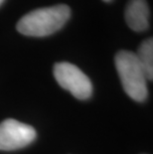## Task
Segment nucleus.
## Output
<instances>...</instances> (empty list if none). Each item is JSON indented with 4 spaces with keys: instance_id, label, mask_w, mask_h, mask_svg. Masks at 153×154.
I'll return each instance as SVG.
<instances>
[{
    "instance_id": "obj_1",
    "label": "nucleus",
    "mask_w": 153,
    "mask_h": 154,
    "mask_svg": "<svg viewBox=\"0 0 153 154\" xmlns=\"http://www.w3.org/2000/svg\"><path fill=\"white\" fill-rule=\"evenodd\" d=\"M71 17V8L66 4L43 7L24 15L17 23V31L29 37H46L56 33Z\"/></svg>"
},
{
    "instance_id": "obj_4",
    "label": "nucleus",
    "mask_w": 153,
    "mask_h": 154,
    "mask_svg": "<svg viewBox=\"0 0 153 154\" xmlns=\"http://www.w3.org/2000/svg\"><path fill=\"white\" fill-rule=\"evenodd\" d=\"M37 133L33 126L8 119L0 123V150L12 151L21 149L36 139Z\"/></svg>"
},
{
    "instance_id": "obj_2",
    "label": "nucleus",
    "mask_w": 153,
    "mask_h": 154,
    "mask_svg": "<svg viewBox=\"0 0 153 154\" xmlns=\"http://www.w3.org/2000/svg\"><path fill=\"white\" fill-rule=\"evenodd\" d=\"M115 64L123 90L133 100L144 101L147 99V79L139 65L135 53L121 50L116 53Z\"/></svg>"
},
{
    "instance_id": "obj_6",
    "label": "nucleus",
    "mask_w": 153,
    "mask_h": 154,
    "mask_svg": "<svg viewBox=\"0 0 153 154\" xmlns=\"http://www.w3.org/2000/svg\"><path fill=\"white\" fill-rule=\"evenodd\" d=\"M136 58L147 81L153 80V39L148 38L139 45Z\"/></svg>"
},
{
    "instance_id": "obj_5",
    "label": "nucleus",
    "mask_w": 153,
    "mask_h": 154,
    "mask_svg": "<svg viewBox=\"0 0 153 154\" xmlns=\"http://www.w3.org/2000/svg\"><path fill=\"white\" fill-rule=\"evenodd\" d=\"M124 18L128 27L135 32H144L149 27V7L146 0H129Z\"/></svg>"
},
{
    "instance_id": "obj_3",
    "label": "nucleus",
    "mask_w": 153,
    "mask_h": 154,
    "mask_svg": "<svg viewBox=\"0 0 153 154\" xmlns=\"http://www.w3.org/2000/svg\"><path fill=\"white\" fill-rule=\"evenodd\" d=\"M53 73L58 84L76 99L84 100L92 97V82L77 66L68 62H61L55 64Z\"/></svg>"
},
{
    "instance_id": "obj_8",
    "label": "nucleus",
    "mask_w": 153,
    "mask_h": 154,
    "mask_svg": "<svg viewBox=\"0 0 153 154\" xmlns=\"http://www.w3.org/2000/svg\"><path fill=\"white\" fill-rule=\"evenodd\" d=\"M4 1H5V0H0V6L3 4V2H4Z\"/></svg>"
},
{
    "instance_id": "obj_7",
    "label": "nucleus",
    "mask_w": 153,
    "mask_h": 154,
    "mask_svg": "<svg viewBox=\"0 0 153 154\" xmlns=\"http://www.w3.org/2000/svg\"><path fill=\"white\" fill-rule=\"evenodd\" d=\"M103 2H106V3H109V2H112V0H103Z\"/></svg>"
}]
</instances>
